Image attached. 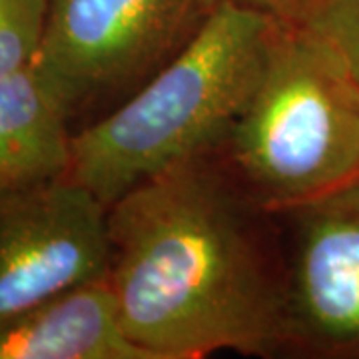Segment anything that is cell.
<instances>
[{"label":"cell","mask_w":359,"mask_h":359,"mask_svg":"<svg viewBox=\"0 0 359 359\" xmlns=\"http://www.w3.org/2000/svg\"><path fill=\"white\" fill-rule=\"evenodd\" d=\"M278 22L236 0L212 4L174 58L74 132L66 178L110 208L142 182L218 148L264 74Z\"/></svg>","instance_id":"obj_2"},{"label":"cell","mask_w":359,"mask_h":359,"mask_svg":"<svg viewBox=\"0 0 359 359\" xmlns=\"http://www.w3.org/2000/svg\"><path fill=\"white\" fill-rule=\"evenodd\" d=\"M271 212L359 178V80L304 26L278 22L264 74L218 146Z\"/></svg>","instance_id":"obj_3"},{"label":"cell","mask_w":359,"mask_h":359,"mask_svg":"<svg viewBox=\"0 0 359 359\" xmlns=\"http://www.w3.org/2000/svg\"><path fill=\"white\" fill-rule=\"evenodd\" d=\"M108 208L70 178L0 194V323L108 280Z\"/></svg>","instance_id":"obj_6"},{"label":"cell","mask_w":359,"mask_h":359,"mask_svg":"<svg viewBox=\"0 0 359 359\" xmlns=\"http://www.w3.org/2000/svg\"><path fill=\"white\" fill-rule=\"evenodd\" d=\"M0 359H154L126 332L108 280L65 290L0 323Z\"/></svg>","instance_id":"obj_7"},{"label":"cell","mask_w":359,"mask_h":359,"mask_svg":"<svg viewBox=\"0 0 359 359\" xmlns=\"http://www.w3.org/2000/svg\"><path fill=\"white\" fill-rule=\"evenodd\" d=\"M46 14L48 0H0V78L34 62Z\"/></svg>","instance_id":"obj_9"},{"label":"cell","mask_w":359,"mask_h":359,"mask_svg":"<svg viewBox=\"0 0 359 359\" xmlns=\"http://www.w3.org/2000/svg\"><path fill=\"white\" fill-rule=\"evenodd\" d=\"M108 236V283L126 332L152 358L282 355L280 222L218 148L118 198Z\"/></svg>","instance_id":"obj_1"},{"label":"cell","mask_w":359,"mask_h":359,"mask_svg":"<svg viewBox=\"0 0 359 359\" xmlns=\"http://www.w3.org/2000/svg\"><path fill=\"white\" fill-rule=\"evenodd\" d=\"M205 6L210 8L212 4H216L219 0H204ZM248 6H254L262 13L271 14L273 18L282 20V22H292L295 25L299 20V14L304 8V0H236Z\"/></svg>","instance_id":"obj_11"},{"label":"cell","mask_w":359,"mask_h":359,"mask_svg":"<svg viewBox=\"0 0 359 359\" xmlns=\"http://www.w3.org/2000/svg\"><path fill=\"white\" fill-rule=\"evenodd\" d=\"M283 358L359 359V178L276 212Z\"/></svg>","instance_id":"obj_5"},{"label":"cell","mask_w":359,"mask_h":359,"mask_svg":"<svg viewBox=\"0 0 359 359\" xmlns=\"http://www.w3.org/2000/svg\"><path fill=\"white\" fill-rule=\"evenodd\" d=\"M295 25L327 42L359 80V0H304Z\"/></svg>","instance_id":"obj_10"},{"label":"cell","mask_w":359,"mask_h":359,"mask_svg":"<svg viewBox=\"0 0 359 359\" xmlns=\"http://www.w3.org/2000/svg\"><path fill=\"white\" fill-rule=\"evenodd\" d=\"M70 114L34 65L0 78V194L66 178Z\"/></svg>","instance_id":"obj_8"},{"label":"cell","mask_w":359,"mask_h":359,"mask_svg":"<svg viewBox=\"0 0 359 359\" xmlns=\"http://www.w3.org/2000/svg\"><path fill=\"white\" fill-rule=\"evenodd\" d=\"M208 11L204 0H48L32 65L70 118L104 114L174 58Z\"/></svg>","instance_id":"obj_4"}]
</instances>
